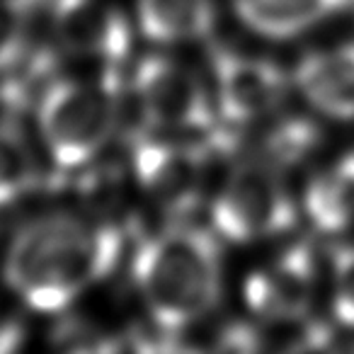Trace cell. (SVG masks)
<instances>
[{"instance_id":"6da1fadb","label":"cell","mask_w":354,"mask_h":354,"mask_svg":"<svg viewBox=\"0 0 354 354\" xmlns=\"http://www.w3.org/2000/svg\"><path fill=\"white\" fill-rule=\"evenodd\" d=\"M122 226L90 214H46L17 228L6 250L10 291L41 313H64L112 274L122 255Z\"/></svg>"},{"instance_id":"7a4b0ae2","label":"cell","mask_w":354,"mask_h":354,"mask_svg":"<svg viewBox=\"0 0 354 354\" xmlns=\"http://www.w3.org/2000/svg\"><path fill=\"white\" fill-rule=\"evenodd\" d=\"M221 238L187 221H175L141 241L131 277L158 330L170 337L216 310L223 291Z\"/></svg>"},{"instance_id":"3957f363","label":"cell","mask_w":354,"mask_h":354,"mask_svg":"<svg viewBox=\"0 0 354 354\" xmlns=\"http://www.w3.org/2000/svg\"><path fill=\"white\" fill-rule=\"evenodd\" d=\"M124 112L119 68L51 78L37 100V127L59 170L75 172L100 160Z\"/></svg>"},{"instance_id":"277c9868","label":"cell","mask_w":354,"mask_h":354,"mask_svg":"<svg viewBox=\"0 0 354 354\" xmlns=\"http://www.w3.org/2000/svg\"><path fill=\"white\" fill-rule=\"evenodd\" d=\"M286 170L245 156L228 170L212 202V226L221 241L252 245L296 226L299 207L286 185Z\"/></svg>"},{"instance_id":"5b68a950","label":"cell","mask_w":354,"mask_h":354,"mask_svg":"<svg viewBox=\"0 0 354 354\" xmlns=\"http://www.w3.org/2000/svg\"><path fill=\"white\" fill-rule=\"evenodd\" d=\"M129 160L138 194L158 212L183 221L202 204L209 165L202 146L177 141V133L148 129L133 138Z\"/></svg>"},{"instance_id":"8992f818","label":"cell","mask_w":354,"mask_h":354,"mask_svg":"<svg viewBox=\"0 0 354 354\" xmlns=\"http://www.w3.org/2000/svg\"><path fill=\"white\" fill-rule=\"evenodd\" d=\"M136 109L151 131L204 133L218 129L214 95L192 68L162 54L138 61L131 78Z\"/></svg>"},{"instance_id":"52a82bcc","label":"cell","mask_w":354,"mask_h":354,"mask_svg":"<svg viewBox=\"0 0 354 354\" xmlns=\"http://www.w3.org/2000/svg\"><path fill=\"white\" fill-rule=\"evenodd\" d=\"M46 25L59 59L119 68L131 51V27L112 0H49Z\"/></svg>"},{"instance_id":"ba28073f","label":"cell","mask_w":354,"mask_h":354,"mask_svg":"<svg viewBox=\"0 0 354 354\" xmlns=\"http://www.w3.org/2000/svg\"><path fill=\"white\" fill-rule=\"evenodd\" d=\"M212 75L218 119L233 129L265 122L279 112L289 93V80L279 66L243 51L214 49Z\"/></svg>"},{"instance_id":"9c48e42d","label":"cell","mask_w":354,"mask_h":354,"mask_svg":"<svg viewBox=\"0 0 354 354\" xmlns=\"http://www.w3.org/2000/svg\"><path fill=\"white\" fill-rule=\"evenodd\" d=\"M318 257L308 243H291L257 265L243 284L245 306L257 320L310 315L318 291Z\"/></svg>"},{"instance_id":"30bf717a","label":"cell","mask_w":354,"mask_h":354,"mask_svg":"<svg viewBox=\"0 0 354 354\" xmlns=\"http://www.w3.org/2000/svg\"><path fill=\"white\" fill-rule=\"evenodd\" d=\"M294 85L328 119H354V41L304 56Z\"/></svg>"},{"instance_id":"8fae6325","label":"cell","mask_w":354,"mask_h":354,"mask_svg":"<svg viewBox=\"0 0 354 354\" xmlns=\"http://www.w3.org/2000/svg\"><path fill=\"white\" fill-rule=\"evenodd\" d=\"M248 30L267 39H291L352 10V0H233Z\"/></svg>"},{"instance_id":"7c38bea8","label":"cell","mask_w":354,"mask_h":354,"mask_svg":"<svg viewBox=\"0 0 354 354\" xmlns=\"http://www.w3.org/2000/svg\"><path fill=\"white\" fill-rule=\"evenodd\" d=\"M301 209L323 233H344L354 226V151L335 158L310 177Z\"/></svg>"},{"instance_id":"4fadbf2b","label":"cell","mask_w":354,"mask_h":354,"mask_svg":"<svg viewBox=\"0 0 354 354\" xmlns=\"http://www.w3.org/2000/svg\"><path fill=\"white\" fill-rule=\"evenodd\" d=\"M214 22V0H138V27L148 39L162 46L207 39Z\"/></svg>"},{"instance_id":"5bb4252c","label":"cell","mask_w":354,"mask_h":354,"mask_svg":"<svg viewBox=\"0 0 354 354\" xmlns=\"http://www.w3.org/2000/svg\"><path fill=\"white\" fill-rule=\"evenodd\" d=\"M243 129H255V151L248 156L262 158L281 170L306 160L320 141L315 122L304 117H281L279 112Z\"/></svg>"},{"instance_id":"9a60e30c","label":"cell","mask_w":354,"mask_h":354,"mask_svg":"<svg viewBox=\"0 0 354 354\" xmlns=\"http://www.w3.org/2000/svg\"><path fill=\"white\" fill-rule=\"evenodd\" d=\"M39 183L35 153L20 129H0V209L20 202Z\"/></svg>"},{"instance_id":"2e32d148","label":"cell","mask_w":354,"mask_h":354,"mask_svg":"<svg viewBox=\"0 0 354 354\" xmlns=\"http://www.w3.org/2000/svg\"><path fill=\"white\" fill-rule=\"evenodd\" d=\"M32 12L15 0H0V75L15 71L32 49Z\"/></svg>"},{"instance_id":"e0dca14e","label":"cell","mask_w":354,"mask_h":354,"mask_svg":"<svg viewBox=\"0 0 354 354\" xmlns=\"http://www.w3.org/2000/svg\"><path fill=\"white\" fill-rule=\"evenodd\" d=\"M51 344L64 352H112L119 347V339L100 325L66 315L51 330Z\"/></svg>"},{"instance_id":"ac0fdd59","label":"cell","mask_w":354,"mask_h":354,"mask_svg":"<svg viewBox=\"0 0 354 354\" xmlns=\"http://www.w3.org/2000/svg\"><path fill=\"white\" fill-rule=\"evenodd\" d=\"M333 306L339 323L354 330V245H344L335 252Z\"/></svg>"},{"instance_id":"d6986e66","label":"cell","mask_w":354,"mask_h":354,"mask_svg":"<svg viewBox=\"0 0 354 354\" xmlns=\"http://www.w3.org/2000/svg\"><path fill=\"white\" fill-rule=\"evenodd\" d=\"M25 339V323L12 308L0 304V352H12Z\"/></svg>"},{"instance_id":"ffe728a7","label":"cell","mask_w":354,"mask_h":354,"mask_svg":"<svg viewBox=\"0 0 354 354\" xmlns=\"http://www.w3.org/2000/svg\"><path fill=\"white\" fill-rule=\"evenodd\" d=\"M352 10H354V0H352Z\"/></svg>"}]
</instances>
